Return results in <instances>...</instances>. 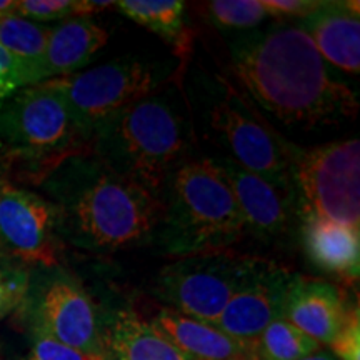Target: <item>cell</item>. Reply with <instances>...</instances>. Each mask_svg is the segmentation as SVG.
Masks as SVG:
<instances>
[{"label":"cell","instance_id":"6da1fadb","mask_svg":"<svg viewBox=\"0 0 360 360\" xmlns=\"http://www.w3.org/2000/svg\"><path fill=\"white\" fill-rule=\"evenodd\" d=\"M231 64L245 92L285 125L339 124L359 110L355 94L297 25L278 22L240 35L231 42Z\"/></svg>","mask_w":360,"mask_h":360},{"label":"cell","instance_id":"7a4b0ae2","mask_svg":"<svg viewBox=\"0 0 360 360\" xmlns=\"http://www.w3.org/2000/svg\"><path fill=\"white\" fill-rule=\"evenodd\" d=\"M58 214V237L96 255L143 244L159 227L162 200L110 172L89 152L44 179Z\"/></svg>","mask_w":360,"mask_h":360},{"label":"cell","instance_id":"3957f363","mask_svg":"<svg viewBox=\"0 0 360 360\" xmlns=\"http://www.w3.org/2000/svg\"><path fill=\"white\" fill-rule=\"evenodd\" d=\"M188 148L182 117L162 98L147 97L94 129L87 152L110 172L164 199L165 186Z\"/></svg>","mask_w":360,"mask_h":360},{"label":"cell","instance_id":"277c9868","mask_svg":"<svg viewBox=\"0 0 360 360\" xmlns=\"http://www.w3.org/2000/svg\"><path fill=\"white\" fill-rule=\"evenodd\" d=\"M162 199L160 247L174 257L229 250L245 237L233 192L214 159L188 160L170 175Z\"/></svg>","mask_w":360,"mask_h":360},{"label":"cell","instance_id":"5b68a950","mask_svg":"<svg viewBox=\"0 0 360 360\" xmlns=\"http://www.w3.org/2000/svg\"><path fill=\"white\" fill-rule=\"evenodd\" d=\"M85 147L65 105L44 82L0 105V159L8 165L44 180Z\"/></svg>","mask_w":360,"mask_h":360},{"label":"cell","instance_id":"8992f818","mask_svg":"<svg viewBox=\"0 0 360 360\" xmlns=\"http://www.w3.org/2000/svg\"><path fill=\"white\" fill-rule=\"evenodd\" d=\"M299 220L323 219L359 229L360 142L347 139L299 148L285 143Z\"/></svg>","mask_w":360,"mask_h":360},{"label":"cell","instance_id":"52a82bcc","mask_svg":"<svg viewBox=\"0 0 360 360\" xmlns=\"http://www.w3.org/2000/svg\"><path fill=\"white\" fill-rule=\"evenodd\" d=\"M159 75V70L142 58L125 57L44 84L57 94L80 137L89 143L102 120L150 97L160 84Z\"/></svg>","mask_w":360,"mask_h":360},{"label":"cell","instance_id":"ba28073f","mask_svg":"<svg viewBox=\"0 0 360 360\" xmlns=\"http://www.w3.org/2000/svg\"><path fill=\"white\" fill-rule=\"evenodd\" d=\"M254 262L231 249L186 255L160 270L154 292L167 309L214 326Z\"/></svg>","mask_w":360,"mask_h":360},{"label":"cell","instance_id":"9c48e42d","mask_svg":"<svg viewBox=\"0 0 360 360\" xmlns=\"http://www.w3.org/2000/svg\"><path fill=\"white\" fill-rule=\"evenodd\" d=\"M210 125L236 164L292 193L285 142L247 110L232 85L210 110Z\"/></svg>","mask_w":360,"mask_h":360},{"label":"cell","instance_id":"30bf717a","mask_svg":"<svg viewBox=\"0 0 360 360\" xmlns=\"http://www.w3.org/2000/svg\"><path fill=\"white\" fill-rule=\"evenodd\" d=\"M58 214L39 193L0 179V250L22 265L58 264Z\"/></svg>","mask_w":360,"mask_h":360},{"label":"cell","instance_id":"8fae6325","mask_svg":"<svg viewBox=\"0 0 360 360\" xmlns=\"http://www.w3.org/2000/svg\"><path fill=\"white\" fill-rule=\"evenodd\" d=\"M290 278L292 274L282 265L255 259L250 272L214 326L255 349L260 334L282 317Z\"/></svg>","mask_w":360,"mask_h":360},{"label":"cell","instance_id":"7c38bea8","mask_svg":"<svg viewBox=\"0 0 360 360\" xmlns=\"http://www.w3.org/2000/svg\"><path fill=\"white\" fill-rule=\"evenodd\" d=\"M34 328L69 347L105 357L96 305L74 278L58 276L45 285L35 309Z\"/></svg>","mask_w":360,"mask_h":360},{"label":"cell","instance_id":"4fadbf2b","mask_svg":"<svg viewBox=\"0 0 360 360\" xmlns=\"http://www.w3.org/2000/svg\"><path fill=\"white\" fill-rule=\"evenodd\" d=\"M231 186L245 224V233L264 242L287 237L297 215L294 195L240 167L229 157L214 159Z\"/></svg>","mask_w":360,"mask_h":360},{"label":"cell","instance_id":"5bb4252c","mask_svg":"<svg viewBox=\"0 0 360 360\" xmlns=\"http://www.w3.org/2000/svg\"><path fill=\"white\" fill-rule=\"evenodd\" d=\"M352 305L344 289L334 282L292 276L282 319L294 323L322 347H328L344 326Z\"/></svg>","mask_w":360,"mask_h":360},{"label":"cell","instance_id":"9a60e30c","mask_svg":"<svg viewBox=\"0 0 360 360\" xmlns=\"http://www.w3.org/2000/svg\"><path fill=\"white\" fill-rule=\"evenodd\" d=\"M359 2H322L302 20V29L327 64L357 75L360 70Z\"/></svg>","mask_w":360,"mask_h":360},{"label":"cell","instance_id":"2e32d148","mask_svg":"<svg viewBox=\"0 0 360 360\" xmlns=\"http://www.w3.org/2000/svg\"><path fill=\"white\" fill-rule=\"evenodd\" d=\"M147 322L192 360H260L254 347L236 340L212 323L186 317L172 309H160Z\"/></svg>","mask_w":360,"mask_h":360},{"label":"cell","instance_id":"e0dca14e","mask_svg":"<svg viewBox=\"0 0 360 360\" xmlns=\"http://www.w3.org/2000/svg\"><path fill=\"white\" fill-rule=\"evenodd\" d=\"M107 40V29L92 17H74L57 22L52 25L40 62V82L75 74L105 47Z\"/></svg>","mask_w":360,"mask_h":360},{"label":"cell","instance_id":"ac0fdd59","mask_svg":"<svg viewBox=\"0 0 360 360\" xmlns=\"http://www.w3.org/2000/svg\"><path fill=\"white\" fill-rule=\"evenodd\" d=\"M302 240L310 262L352 285L360 270L359 229L323 219L302 220Z\"/></svg>","mask_w":360,"mask_h":360},{"label":"cell","instance_id":"d6986e66","mask_svg":"<svg viewBox=\"0 0 360 360\" xmlns=\"http://www.w3.org/2000/svg\"><path fill=\"white\" fill-rule=\"evenodd\" d=\"M107 360H192L132 310H122L103 328Z\"/></svg>","mask_w":360,"mask_h":360},{"label":"cell","instance_id":"ffe728a7","mask_svg":"<svg viewBox=\"0 0 360 360\" xmlns=\"http://www.w3.org/2000/svg\"><path fill=\"white\" fill-rule=\"evenodd\" d=\"M117 8L135 24L146 27L147 30L159 35L184 62L187 60L192 47V35L187 27L186 2H179V0H120L117 2Z\"/></svg>","mask_w":360,"mask_h":360},{"label":"cell","instance_id":"44dd1931","mask_svg":"<svg viewBox=\"0 0 360 360\" xmlns=\"http://www.w3.org/2000/svg\"><path fill=\"white\" fill-rule=\"evenodd\" d=\"M51 29L52 25L39 24L15 13L0 17V47L20 62L29 87L40 84V62L47 47Z\"/></svg>","mask_w":360,"mask_h":360},{"label":"cell","instance_id":"7402d4cb","mask_svg":"<svg viewBox=\"0 0 360 360\" xmlns=\"http://www.w3.org/2000/svg\"><path fill=\"white\" fill-rule=\"evenodd\" d=\"M322 345L285 319H277L255 342L260 360H299L321 350Z\"/></svg>","mask_w":360,"mask_h":360},{"label":"cell","instance_id":"603a6c76","mask_svg":"<svg viewBox=\"0 0 360 360\" xmlns=\"http://www.w3.org/2000/svg\"><path fill=\"white\" fill-rule=\"evenodd\" d=\"M114 7H117L114 0H17L15 15L47 24L74 17H92Z\"/></svg>","mask_w":360,"mask_h":360},{"label":"cell","instance_id":"cb8c5ba5","mask_svg":"<svg viewBox=\"0 0 360 360\" xmlns=\"http://www.w3.org/2000/svg\"><path fill=\"white\" fill-rule=\"evenodd\" d=\"M205 19L219 29L249 30L262 24L269 13L260 0H214L200 4Z\"/></svg>","mask_w":360,"mask_h":360},{"label":"cell","instance_id":"d4e9b609","mask_svg":"<svg viewBox=\"0 0 360 360\" xmlns=\"http://www.w3.org/2000/svg\"><path fill=\"white\" fill-rule=\"evenodd\" d=\"M29 287L30 277L24 265L0 260V319L20 307Z\"/></svg>","mask_w":360,"mask_h":360},{"label":"cell","instance_id":"484cf974","mask_svg":"<svg viewBox=\"0 0 360 360\" xmlns=\"http://www.w3.org/2000/svg\"><path fill=\"white\" fill-rule=\"evenodd\" d=\"M27 360H107L102 355H92L62 344L51 335L34 328L32 345Z\"/></svg>","mask_w":360,"mask_h":360},{"label":"cell","instance_id":"4316f807","mask_svg":"<svg viewBox=\"0 0 360 360\" xmlns=\"http://www.w3.org/2000/svg\"><path fill=\"white\" fill-rule=\"evenodd\" d=\"M339 360H360V315L359 304L349 310L344 326L327 347Z\"/></svg>","mask_w":360,"mask_h":360},{"label":"cell","instance_id":"83f0119b","mask_svg":"<svg viewBox=\"0 0 360 360\" xmlns=\"http://www.w3.org/2000/svg\"><path fill=\"white\" fill-rule=\"evenodd\" d=\"M24 87H29L24 67L0 47V105Z\"/></svg>","mask_w":360,"mask_h":360},{"label":"cell","instance_id":"f1b7e54d","mask_svg":"<svg viewBox=\"0 0 360 360\" xmlns=\"http://www.w3.org/2000/svg\"><path fill=\"white\" fill-rule=\"evenodd\" d=\"M321 4L322 2H317V0H262V6L269 17H276L278 20H302L309 13L317 11Z\"/></svg>","mask_w":360,"mask_h":360},{"label":"cell","instance_id":"f546056e","mask_svg":"<svg viewBox=\"0 0 360 360\" xmlns=\"http://www.w3.org/2000/svg\"><path fill=\"white\" fill-rule=\"evenodd\" d=\"M299 360H339V359H337L335 355L330 352V350L326 349V347H322L321 350H317V352L310 354V355H307V357L299 359Z\"/></svg>","mask_w":360,"mask_h":360},{"label":"cell","instance_id":"4dcf8cb0","mask_svg":"<svg viewBox=\"0 0 360 360\" xmlns=\"http://www.w3.org/2000/svg\"><path fill=\"white\" fill-rule=\"evenodd\" d=\"M15 7H17V0H0V17L15 13Z\"/></svg>","mask_w":360,"mask_h":360}]
</instances>
